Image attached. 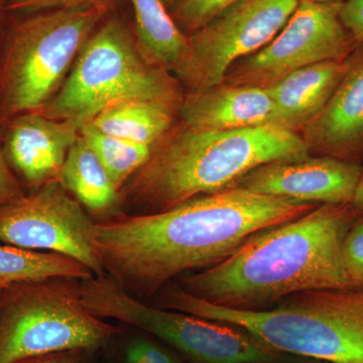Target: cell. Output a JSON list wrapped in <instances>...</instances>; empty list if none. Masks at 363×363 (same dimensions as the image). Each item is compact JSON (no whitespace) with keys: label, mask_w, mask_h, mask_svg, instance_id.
<instances>
[{"label":"cell","mask_w":363,"mask_h":363,"mask_svg":"<svg viewBox=\"0 0 363 363\" xmlns=\"http://www.w3.org/2000/svg\"><path fill=\"white\" fill-rule=\"evenodd\" d=\"M359 214L351 203L318 205L255 234L218 264L181 277L178 285L233 310L267 309L295 294L350 288L342 245Z\"/></svg>","instance_id":"7a4b0ae2"},{"label":"cell","mask_w":363,"mask_h":363,"mask_svg":"<svg viewBox=\"0 0 363 363\" xmlns=\"http://www.w3.org/2000/svg\"><path fill=\"white\" fill-rule=\"evenodd\" d=\"M340 18L351 35L363 40V0H345L340 7Z\"/></svg>","instance_id":"484cf974"},{"label":"cell","mask_w":363,"mask_h":363,"mask_svg":"<svg viewBox=\"0 0 363 363\" xmlns=\"http://www.w3.org/2000/svg\"><path fill=\"white\" fill-rule=\"evenodd\" d=\"M346 68V59L305 67L267 87L279 124L297 131L324 108Z\"/></svg>","instance_id":"2e32d148"},{"label":"cell","mask_w":363,"mask_h":363,"mask_svg":"<svg viewBox=\"0 0 363 363\" xmlns=\"http://www.w3.org/2000/svg\"><path fill=\"white\" fill-rule=\"evenodd\" d=\"M6 9H4V4L0 1V30H1V21L4 14H6Z\"/></svg>","instance_id":"1f68e13d"},{"label":"cell","mask_w":363,"mask_h":363,"mask_svg":"<svg viewBox=\"0 0 363 363\" xmlns=\"http://www.w3.org/2000/svg\"><path fill=\"white\" fill-rule=\"evenodd\" d=\"M113 2L114 0H11L4 9L9 14H26L85 4L102 6L108 9Z\"/></svg>","instance_id":"cb8c5ba5"},{"label":"cell","mask_w":363,"mask_h":363,"mask_svg":"<svg viewBox=\"0 0 363 363\" xmlns=\"http://www.w3.org/2000/svg\"><path fill=\"white\" fill-rule=\"evenodd\" d=\"M233 1L235 0H181L172 18L183 28L195 32Z\"/></svg>","instance_id":"7402d4cb"},{"label":"cell","mask_w":363,"mask_h":363,"mask_svg":"<svg viewBox=\"0 0 363 363\" xmlns=\"http://www.w3.org/2000/svg\"><path fill=\"white\" fill-rule=\"evenodd\" d=\"M79 288L95 316L138 327L193 363H322L274 350L240 327L147 304L107 276L82 279Z\"/></svg>","instance_id":"52a82bcc"},{"label":"cell","mask_w":363,"mask_h":363,"mask_svg":"<svg viewBox=\"0 0 363 363\" xmlns=\"http://www.w3.org/2000/svg\"><path fill=\"white\" fill-rule=\"evenodd\" d=\"M80 135L106 169L119 192L152 154L150 145L106 135L91 121L83 124Z\"/></svg>","instance_id":"44dd1931"},{"label":"cell","mask_w":363,"mask_h":363,"mask_svg":"<svg viewBox=\"0 0 363 363\" xmlns=\"http://www.w3.org/2000/svg\"><path fill=\"white\" fill-rule=\"evenodd\" d=\"M342 264L352 286H363V214L352 222L342 245Z\"/></svg>","instance_id":"603a6c76"},{"label":"cell","mask_w":363,"mask_h":363,"mask_svg":"<svg viewBox=\"0 0 363 363\" xmlns=\"http://www.w3.org/2000/svg\"><path fill=\"white\" fill-rule=\"evenodd\" d=\"M126 363H147V360L145 359L140 355V353L135 350V346L133 344H130L128 350H126Z\"/></svg>","instance_id":"f546056e"},{"label":"cell","mask_w":363,"mask_h":363,"mask_svg":"<svg viewBox=\"0 0 363 363\" xmlns=\"http://www.w3.org/2000/svg\"><path fill=\"white\" fill-rule=\"evenodd\" d=\"M60 182L83 206L95 213L111 210L121 194L81 135L69 150Z\"/></svg>","instance_id":"d6986e66"},{"label":"cell","mask_w":363,"mask_h":363,"mask_svg":"<svg viewBox=\"0 0 363 363\" xmlns=\"http://www.w3.org/2000/svg\"><path fill=\"white\" fill-rule=\"evenodd\" d=\"M162 1H164V4H166V6H169L178 4V2H180L181 0H162Z\"/></svg>","instance_id":"836d02e7"},{"label":"cell","mask_w":363,"mask_h":363,"mask_svg":"<svg viewBox=\"0 0 363 363\" xmlns=\"http://www.w3.org/2000/svg\"><path fill=\"white\" fill-rule=\"evenodd\" d=\"M363 167L327 156L269 162L233 186L257 194L313 204H350Z\"/></svg>","instance_id":"7c38bea8"},{"label":"cell","mask_w":363,"mask_h":363,"mask_svg":"<svg viewBox=\"0 0 363 363\" xmlns=\"http://www.w3.org/2000/svg\"><path fill=\"white\" fill-rule=\"evenodd\" d=\"M300 0H235L195 30L189 49L174 67L191 93L224 82L240 60L259 51L286 26Z\"/></svg>","instance_id":"9c48e42d"},{"label":"cell","mask_w":363,"mask_h":363,"mask_svg":"<svg viewBox=\"0 0 363 363\" xmlns=\"http://www.w3.org/2000/svg\"><path fill=\"white\" fill-rule=\"evenodd\" d=\"M93 272L77 260L55 252H33L0 243V286L51 279H82Z\"/></svg>","instance_id":"ffe728a7"},{"label":"cell","mask_w":363,"mask_h":363,"mask_svg":"<svg viewBox=\"0 0 363 363\" xmlns=\"http://www.w3.org/2000/svg\"><path fill=\"white\" fill-rule=\"evenodd\" d=\"M352 206L357 210L359 213L363 214V173L358 183L357 191H355L354 197H353Z\"/></svg>","instance_id":"f1b7e54d"},{"label":"cell","mask_w":363,"mask_h":363,"mask_svg":"<svg viewBox=\"0 0 363 363\" xmlns=\"http://www.w3.org/2000/svg\"><path fill=\"white\" fill-rule=\"evenodd\" d=\"M84 123L28 112L0 125L7 162L23 187L25 184L33 191L60 181L69 150Z\"/></svg>","instance_id":"4fadbf2b"},{"label":"cell","mask_w":363,"mask_h":363,"mask_svg":"<svg viewBox=\"0 0 363 363\" xmlns=\"http://www.w3.org/2000/svg\"><path fill=\"white\" fill-rule=\"evenodd\" d=\"M107 11L85 4L18 14L0 51V125L44 108Z\"/></svg>","instance_id":"5b68a950"},{"label":"cell","mask_w":363,"mask_h":363,"mask_svg":"<svg viewBox=\"0 0 363 363\" xmlns=\"http://www.w3.org/2000/svg\"><path fill=\"white\" fill-rule=\"evenodd\" d=\"M6 286H0V310H1L2 303H4V293H6Z\"/></svg>","instance_id":"d6a6232c"},{"label":"cell","mask_w":363,"mask_h":363,"mask_svg":"<svg viewBox=\"0 0 363 363\" xmlns=\"http://www.w3.org/2000/svg\"><path fill=\"white\" fill-rule=\"evenodd\" d=\"M131 344L147 363H181L156 343L147 340H135Z\"/></svg>","instance_id":"4316f807"},{"label":"cell","mask_w":363,"mask_h":363,"mask_svg":"<svg viewBox=\"0 0 363 363\" xmlns=\"http://www.w3.org/2000/svg\"><path fill=\"white\" fill-rule=\"evenodd\" d=\"M79 352L80 351L56 353V354L44 355V357L28 358L18 363H84L79 357Z\"/></svg>","instance_id":"83f0119b"},{"label":"cell","mask_w":363,"mask_h":363,"mask_svg":"<svg viewBox=\"0 0 363 363\" xmlns=\"http://www.w3.org/2000/svg\"><path fill=\"white\" fill-rule=\"evenodd\" d=\"M341 4L300 0L281 32L259 51L236 62L223 83L267 88L305 67L347 58L359 42L341 21Z\"/></svg>","instance_id":"30bf717a"},{"label":"cell","mask_w":363,"mask_h":363,"mask_svg":"<svg viewBox=\"0 0 363 363\" xmlns=\"http://www.w3.org/2000/svg\"><path fill=\"white\" fill-rule=\"evenodd\" d=\"M302 1L314 2V4H343L345 0H302Z\"/></svg>","instance_id":"4dcf8cb0"},{"label":"cell","mask_w":363,"mask_h":363,"mask_svg":"<svg viewBox=\"0 0 363 363\" xmlns=\"http://www.w3.org/2000/svg\"><path fill=\"white\" fill-rule=\"evenodd\" d=\"M75 281L7 286L0 310V363L97 350L116 335V327L83 304Z\"/></svg>","instance_id":"ba28073f"},{"label":"cell","mask_w":363,"mask_h":363,"mask_svg":"<svg viewBox=\"0 0 363 363\" xmlns=\"http://www.w3.org/2000/svg\"><path fill=\"white\" fill-rule=\"evenodd\" d=\"M157 303L166 309L245 329L274 350L322 363H363V286L298 293L262 310L209 304L178 284Z\"/></svg>","instance_id":"277c9868"},{"label":"cell","mask_w":363,"mask_h":363,"mask_svg":"<svg viewBox=\"0 0 363 363\" xmlns=\"http://www.w3.org/2000/svg\"><path fill=\"white\" fill-rule=\"evenodd\" d=\"M310 152L302 135L278 124L204 130L183 123L152 145L150 159L123 186L124 196L138 209L133 215L167 211L233 187L260 166Z\"/></svg>","instance_id":"3957f363"},{"label":"cell","mask_w":363,"mask_h":363,"mask_svg":"<svg viewBox=\"0 0 363 363\" xmlns=\"http://www.w3.org/2000/svg\"><path fill=\"white\" fill-rule=\"evenodd\" d=\"M177 109L155 100H125L107 107L89 121L106 135L152 147L171 130Z\"/></svg>","instance_id":"e0dca14e"},{"label":"cell","mask_w":363,"mask_h":363,"mask_svg":"<svg viewBox=\"0 0 363 363\" xmlns=\"http://www.w3.org/2000/svg\"><path fill=\"white\" fill-rule=\"evenodd\" d=\"M155 100L180 107V86L166 69L145 59L123 23L109 21L93 33L70 74L39 111L50 118L87 123L111 105Z\"/></svg>","instance_id":"8992f818"},{"label":"cell","mask_w":363,"mask_h":363,"mask_svg":"<svg viewBox=\"0 0 363 363\" xmlns=\"http://www.w3.org/2000/svg\"><path fill=\"white\" fill-rule=\"evenodd\" d=\"M23 185L7 162L0 135V206L25 195Z\"/></svg>","instance_id":"d4e9b609"},{"label":"cell","mask_w":363,"mask_h":363,"mask_svg":"<svg viewBox=\"0 0 363 363\" xmlns=\"http://www.w3.org/2000/svg\"><path fill=\"white\" fill-rule=\"evenodd\" d=\"M0 1H1L2 4H4V7H6V4H9V1H11V0H0Z\"/></svg>","instance_id":"e575fe53"},{"label":"cell","mask_w":363,"mask_h":363,"mask_svg":"<svg viewBox=\"0 0 363 363\" xmlns=\"http://www.w3.org/2000/svg\"><path fill=\"white\" fill-rule=\"evenodd\" d=\"M318 205L233 186L167 211L97 222L95 245L105 276L145 301L182 274L218 264L255 234Z\"/></svg>","instance_id":"6da1fadb"},{"label":"cell","mask_w":363,"mask_h":363,"mask_svg":"<svg viewBox=\"0 0 363 363\" xmlns=\"http://www.w3.org/2000/svg\"><path fill=\"white\" fill-rule=\"evenodd\" d=\"M138 50L152 65L172 68L189 49V40L167 11L162 0H130Z\"/></svg>","instance_id":"ac0fdd59"},{"label":"cell","mask_w":363,"mask_h":363,"mask_svg":"<svg viewBox=\"0 0 363 363\" xmlns=\"http://www.w3.org/2000/svg\"><path fill=\"white\" fill-rule=\"evenodd\" d=\"M94 225L82 204L60 181L0 206V243L66 255L94 276H105L95 245Z\"/></svg>","instance_id":"8fae6325"},{"label":"cell","mask_w":363,"mask_h":363,"mask_svg":"<svg viewBox=\"0 0 363 363\" xmlns=\"http://www.w3.org/2000/svg\"><path fill=\"white\" fill-rule=\"evenodd\" d=\"M182 121L196 130H231L279 124L276 105L267 88L214 86L190 93L179 107Z\"/></svg>","instance_id":"9a60e30c"},{"label":"cell","mask_w":363,"mask_h":363,"mask_svg":"<svg viewBox=\"0 0 363 363\" xmlns=\"http://www.w3.org/2000/svg\"><path fill=\"white\" fill-rule=\"evenodd\" d=\"M310 150L319 156L357 162L363 159V40L346 58L330 99L304 128Z\"/></svg>","instance_id":"5bb4252c"}]
</instances>
